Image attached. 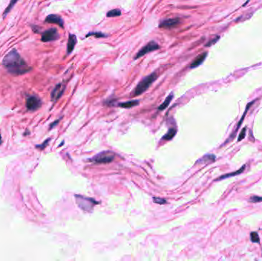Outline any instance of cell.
<instances>
[{"label":"cell","mask_w":262,"mask_h":261,"mask_svg":"<svg viewBox=\"0 0 262 261\" xmlns=\"http://www.w3.org/2000/svg\"><path fill=\"white\" fill-rule=\"evenodd\" d=\"M121 9H114L110 10L109 11H107V17L108 18L117 17V16H121Z\"/></svg>","instance_id":"obj_21"},{"label":"cell","mask_w":262,"mask_h":261,"mask_svg":"<svg viewBox=\"0 0 262 261\" xmlns=\"http://www.w3.org/2000/svg\"><path fill=\"white\" fill-rule=\"evenodd\" d=\"M18 1H19V0H10V2L9 4V6H7V8L5 9V11H4L3 12V15H2V16H3V19L6 17L8 14L9 13L10 11L13 9L14 6L16 4V2H17Z\"/></svg>","instance_id":"obj_19"},{"label":"cell","mask_w":262,"mask_h":261,"mask_svg":"<svg viewBox=\"0 0 262 261\" xmlns=\"http://www.w3.org/2000/svg\"><path fill=\"white\" fill-rule=\"evenodd\" d=\"M215 160V155H206L205 156H203L202 158L200 159L198 162H200L202 163H211V162H213Z\"/></svg>","instance_id":"obj_17"},{"label":"cell","mask_w":262,"mask_h":261,"mask_svg":"<svg viewBox=\"0 0 262 261\" xmlns=\"http://www.w3.org/2000/svg\"><path fill=\"white\" fill-rule=\"evenodd\" d=\"M90 36H94L96 38H103L107 37V34L101 32H90L86 34L85 38H88Z\"/></svg>","instance_id":"obj_18"},{"label":"cell","mask_w":262,"mask_h":261,"mask_svg":"<svg viewBox=\"0 0 262 261\" xmlns=\"http://www.w3.org/2000/svg\"><path fill=\"white\" fill-rule=\"evenodd\" d=\"M207 54L208 53L207 52H204V53L201 54H199L198 55L197 57H195L194 61L192 62V64L190 65V68L192 69V68H195V67H199V65H201L203 63V61H205V58L207 57Z\"/></svg>","instance_id":"obj_13"},{"label":"cell","mask_w":262,"mask_h":261,"mask_svg":"<svg viewBox=\"0 0 262 261\" xmlns=\"http://www.w3.org/2000/svg\"><path fill=\"white\" fill-rule=\"evenodd\" d=\"M65 90V85L63 83L57 84L51 93V99L53 102H56L62 96Z\"/></svg>","instance_id":"obj_9"},{"label":"cell","mask_w":262,"mask_h":261,"mask_svg":"<svg viewBox=\"0 0 262 261\" xmlns=\"http://www.w3.org/2000/svg\"><path fill=\"white\" fill-rule=\"evenodd\" d=\"M251 240L253 243H257V244H259L260 243V237L258 236V234L257 232H251Z\"/></svg>","instance_id":"obj_22"},{"label":"cell","mask_w":262,"mask_h":261,"mask_svg":"<svg viewBox=\"0 0 262 261\" xmlns=\"http://www.w3.org/2000/svg\"><path fill=\"white\" fill-rule=\"evenodd\" d=\"M138 104H139V101L138 100H130L119 103V107H123V108H131V107H135Z\"/></svg>","instance_id":"obj_15"},{"label":"cell","mask_w":262,"mask_h":261,"mask_svg":"<svg viewBox=\"0 0 262 261\" xmlns=\"http://www.w3.org/2000/svg\"><path fill=\"white\" fill-rule=\"evenodd\" d=\"M115 155L112 152L110 151H104L103 153H100L99 154L94 156L93 158L90 159L94 163H98V164H104V163H110L114 159Z\"/></svg>","instance_id":"obj_4"},{"label":"cell","mask_w":262,"mask_h":261,"mask_svg":"<svg viewBox=\"0 0 262 261\" xmlns=\"http://www.w3.org/2000/svg\"><path fill=\"white\" fill-rule=\"evenodd\" d=\"M58 122H59V120H57V121H56V122H55V123H53L52 124V125H51V129H52V128H53L54 127V126H55L56 124L57 123H58Z\"/></svg>","instance_id":"obj_28"},{"label":"cell","mask_w":262,"mask_h":261,"mask_svg":"<svg viewBox=\"0 0 262 261\" xmlns=\"http://www.w3.org/2000/svg\"><path fill=\"white\" fill-rule=\"evenodd\" d=\"M157 77H158V75L156 72H153L150 75L144 77L136 85V88L134 90V96H139L144 93L146 90H147L148 88L151 86L152 84L156 80Z\"/></svg>","instance_id":"obj_2"},{"label":"cell","mask_w":262,"mask_h":261,"mask_svg":"<svg viewBox=\"0 0 262 261\" xmlns=\"http://www.w3.org/2000/svg\"><path fill=\"white\" fill-rule=\"evenodd\" d=\"M172 98H173V93H171L170 94H169V95L167 98H166V100H165L164 102H163V103H162L160 106H159V108H158L159 109V110H165V109L167 108L169 105V103H170V102H171V100H172Z\"/></svg>","instance_id":"obj_16"},{"label":"cell","mask_w":262,"mask_h":261,"mask_svg":"<svg viewBox=\"0 0 262 261\" xmlns=\"http://www.w3.org/2000/svg\"><path fill=\"white\" fill-rule=\"evenodd\" d=\"M78 40H77V37L75 34H69L68 36V40H67V54H71V52L74 51L75 48V45H76Z\"/></svg>","instance_id":"obj_12"},{"label":"cell","mask_w":262,"mask_h":261,"mask_svg":"<svg viewBox=\"0 0 262 261\" xmlns=\"http://www.w3.org/2000/svg\"><path fill=\"white\" fill-rule=\"evenodd\" d=\"M249 201L253 203H257V202H261L262 201V197L258 196H252L250 198Z\"/></svg>","instance_id":"obj_24"},{"label":"cell","mask_w":262,"mask_h":261,"mask_svg":"<svg viewBox=\"0 0 262 261\" xmlns=\"http://www.w3.org/2000/svg\"><path fill=\"white\" fill-rule=\"evenodd\" d=\"M158 49H159V45L158 44V43L156 42L155 41H150L145 46H144L143 48H140V51L136 54V55L134 57V60L139 59L140 57L146 55V54L149 53V52H154V51H156Z\"/></svg>","instance_id":"obj_5"},{"label":"cell","mask_w":262,"mask_h":261,"mask_svg":"<svg viewBox=\"0 0 262 261\" xmlns=\"http://www.w3.org/2000/svg\"><path fill=\"white\" fill-rule=\"evenodd\" d=\"M176 133V129H174V128H171V129L169 130L168 133L163 136V139H164V140H170V139H172V138L174 137Z\"/></svg>","instance_id":"obj_20"},{"label":"cell","mask_w":262,"mask_h":261,"mask_svg":"<svg viewBox=\"0 0 262 261\" xmlns=\"http://www.w3.org/2000/svg\"><path fill=\"white\" fill-rule=\"evenodd\" d=\"M45 22L47 23H51V24H55L62 29L64 28V20L58 15H55V14L48 15L45 19Z\"/></svg>","instance_id":"obj_10"},{"label":"cell","mask_w":262,"mask_h":261,"mask_svg":"<svg viewBox=\"0 0 262 261\" xmlns=\"http://www.w3.org/2000/svg\"><path fill=\"white\" fill-rule=\"evenodd\" d=\"M246 130H247V127H246V126L242 129V130H241V133H240L239 136H238V142L241 141L242 139H245V135H246Z\"/></svg>","instance_id":"obj_23"},{"label":"cell","mask_w":262,"mask_h":261,"mask_svg":"<svg viewBox=\"0 0 262 261\" xmlns=\"http://www.w3.org/2000/svg\"><path fill=\"white\" fill-rule=\"evenodd\" d=\"M75 198H76V202L78 205L85 212L91 211L92 208H94V204H98V202H96L95 200L92 198H86L80 195H75Z\"/></svg>","instance_id":"obj_3"},{"label":"cell","mask_w":262,"mask_h":261,"mask_svg":"<svg viewBox=\"0 0 262 261\" xmlns=\"http://www.w3.org/2000/svg\"><path fill=\"white\" fill-rule=\"evenodd\" d=\"M42 106V101L36 96H31L26 100V107L30 111H35Z\"/></svg>","instance_id":"obj_8"},{"label":"cell","mask_w":262,"mask_h":261,"mask_svg":"<svg viewBox=\"0 0 262 261\" xmlns=\"http://www.w3.org/2000/svg\"><path fill=\"white\" fill-rule=\"evenodd\" d=\"M254 103H255V101H252L251 103H249L247 105V107H246V109H245V113H243V116H242V117H241V120H239V122H238V123L237 124V126H236V127H235V131H234L233 133H232L231 134V136H229L228 139V140H227V141L225 142V144H226V143H229L230 141H232V140H233L234 138L235 137L236 134H237V133H238V129H239L240 126H241V123H243V120H244V119H245V116H246V113H247V112H248V110H249V108H250V107H251V106H252V104Z\"/></svg>","instance_id":"obj_11"},{"label":"cell","mask_w":262,"mask_h":261,"mask_svg":"<svg viewBox=\"0 0 262 261\" xmlns=\"http://www.w3.org/2000/svg\"><path fill=\"white\" fill-rule=\"evenodd\" d=\"M180 24H181V20H180L179 18L166 19L159 22V28L165 29H171L179 26Z\"/></svg>","instance_id":"obj_7"},{"label":"cell","mask_w":262,"mask_h":261,"mask_svg":"<svg viewBox=\"0 0 262 261\" xmlns=\"http://www.w3.org/2000/svg\"><path fill=\"white\" fill-rule=\"evenodd\" d=\"M59 33L57 32V30L55 28H52L48 30L45 31L42 34L41 41L43 42H49L56 41L59 38Z\"/></svg>","instance_id":"obj_6"},{"label":"cell","mask_w":262,"mask_h":261,"mask_svg":"<svg viewBox=\"0 0 262 261\" xmlns=\"http://www.w3.org/2000/svg\"><path fill=\"white\" fill-rule=\"evenodd\" d=\"M2 65L8 72L14 76L25 75L32 70L16 50H12L5 56Z\"/></svg>","instance_id":"obj_1"},{"label":"cell","mask_w":262,"mask_h":261,"mask_svg":"<svg viewBox=\"0 0 262 261\" xmlns=\"http://www.w3.org/2000/svg\"><path fill=\"white\" fill-rule=\"evenodd\" d=\"M245 168H246V166H243L241 167L240 169H238V171H235V172H231V173H228V174H225V175H222L221 177H219L218 179H217V180H222V179H227V178H229V177H233V176H235V175H238L240 174H241L242 172H244L245 170Z\"/></svg>","instance_id":"obj_14"},{"label":"cell","mask_w":262,"mask_h":261,"mask_svg":"<svg viewBox=\"0 0 262 261\" xmlns=\"http://www.w3.org/2000/svg\"><path fill=\"white\" fill-rule=\"evenodd\" d=\"M153 200H154V202H156V203H157V204H165V203H167V201H166V199H163V198H153Z\"/></svg>","instance_id":"obj_25"},{"label":"cell","mask_w":262,"mask_h":261,"mask_svg":"<svg viewBox=\"0 0 262 261\" xmlns=\"http://www.w3.org/2000/svg\"><path fill=\"white\" fill-rule=\"evenodd\" d=\"M49 140H50V139H47V140H46V141L44 143H43V146H42H42H37L36 147H37V148H38V149H44L45 147L46 146H47V145H46V144H47V143H48V142H49Z\"/></svg>","instance_id":"obj_27"},{"label":"cell","mask_w":262,"mask_h":261,"mask_svg":"<svg viewBox=\"0 0 262 261\" xmlns=\"http://www.w3.org/2000/svg\"><path fill=\"white\" fill-rule=\"evenodd\" d=\"M218 38H219V37H217L216 38H215V39H212V40H211L210 42H208V44H207L205 46H207V47H209V46L212 45V44H214V43H215V42H216L218 40Z\"/></svg>","instance_id":"obj_26"}]
</instances>
